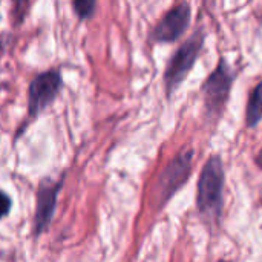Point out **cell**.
<instances>
[{"label":"cell","instance_id":"cell-4","mask_svg":"<svg viewBox=\"0 0 262 262\" xmlns=\"http://www.w3.org/2000/svg\"><path fill=\"white\" fill-rule=\"evenodd\" d=\"M232 81H233V72L230 66L224 60H221V63L216 66V69L210 74V77L203 86V94L209 111L216 112L223 107V104L229 97Z\"/></svg>","mask_w":262,"mask_h":262},{"label":"cell","instance_id":"cell-9","mask_svg":"<svg viewBox=\"0 0 262 262\" xmlns=\"http://www.w3.org/2000/svg\"><path fill=\"white\" fill-rule=\"evenodd\" d=\"M74 8H75L77 14L81 18H84V17H89L92 14V11L95 8V3L94 2H88V0H81V2H75L74 3Z\"/></svg>","mask_w":262,"mask_h":262},{"label":"cell","instance_id":"cell-3","mask_svg":"<svg viewBox=\"0 0 262 262\" xmlns=\"http://www.w3.org/2000/svg\"><path fill=\"white\" fill-rule=\"evenodd\" d=\"M192 157H193V152L190 149H186L166 166V169L158 178L160 204L166 203L187 181L190 170H192Z\"/></svg>","mask_w":262,"mask_h":262},{"label":"cell","instance_id":"cell-11","mask_svg":"<svg viewBox=\"0 0 262 262\" xmlns=\"http://www.w3.org/2000/svg\"><path fill=\"white\" fill-rule=\"evenodd\" d=\"M256 161H258V164L262 167V150L259 152V155H258V158H256Z\"/></svg>","mask_w":262,"mask_h":262},{"label":"cell","instance_id":"cell-7","mask_svg":"<svg viewBox=\"0 0 262 262\" xmlns=\"http://www.w3.org/2000/svg\"><path fill=\"white\" fill-rule=\"evenodd\" d=\"M60 189L58 183H41L37 193V210H35V233L40 235L49 224L55 207V196Z\"/></svg>","mask_w":262,"mask_h":262},{"label":"cell","instance_id":"cell-5","mask_svg":"<svg viewBox=\"0 0 262 262\" xmlns=\"http://www.w3.org/2000/svg\"><path fill=\"white\" fill-rule=\"evenodd\" d=\"M190 20V5L183 2L177 6H173L157 25V28L152 32V38L155 41H173L177 40L187 28Z\"/></svg>","mask_w":262,"mask_h":262},{"label":"cell","instance_id":"cell-6","mask_svg":"<svg viewBox=\"0 0 262 262\" xmlns=\"http://www.w3.org/2000/svg\"><path fill=\"white\" fill-rule=\"evenodd\" d=\"M61 78L58 72H45L40 74L29 88V111L31 114L37 115L40 111H43L48 104L52 103L55 98L58 89H60Z\"/></svg>","mask_w":262,"mask_h":262},{"label":"cell","instance_id":"cell-8","mask_svg":"<svg viewBox=\"0 0 262 262\" xmlns=\"http://www.w3.org/2000/svg\"><path fill=\"white\" fill-rule=\"evenodd\" d=\"M262 118V81L253 89L247 104V124L250 127L256 126Z\"/></svg>","mask_w":262,"mask_h":262},{"label":"cell","instance_id":"cell-2","mask_svg":"<svg viewBox=\"0 0 262 262\" xmlns=\"http://www.w3.org/2000/svg\"><path fill=\"white\" fill-rule=\"evenodd\" d=\"M203 43H204V32L201 29H198L187 41H184L180 46V49L170 58L167 69H166V75H164V81H166L169 92L177 89L180 86V83L192 71L193 64L200 55V51L203 48Z\"/></svg>","mask_w":262,"mask_h":262},{"label":"cell","instance_id":"cell-1","mask_svg":"<svg viewBox=\"0 0 262 262\" xmlns=\"http://www.w3.org/2000/svg\"><path fill=\"white\" fill-rule=\"evenodd\" d=\"M224 169L220 157H210L198 181V209L204 215L215 218L223 207Z\"/></svg>","mask_w":262,"mask_h":262},{"label":"cell","instance_id":"cell-10","mask_svg":"<svg viewBox=\"0 0 262 262\" xmlns=\"http://www.w3.org/2000/svg\"><path fill=\"white\" fill-rule=\"evenodd\" d=\"M11 210V200L5 192H0V220L5 218Z\"/></svg>","mask_w":262,"mask_h":262}]
</instances>
